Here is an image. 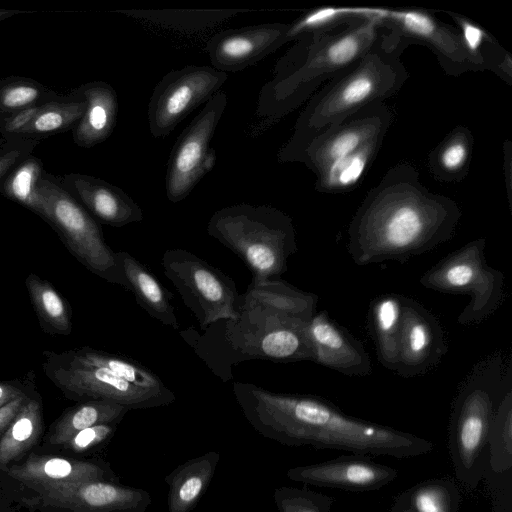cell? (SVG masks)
Listing matches in <instances>:
<instances>
[{
    "instance_id": "obj_1",
    "label": "cell",
    "mask_w": 512,
    "mask_h": 512,
    "mask_svg": "<svg viewBox=\"0 0 512 512\" xmlns=\"http://www.w3.org/2000/svg\"><path fill=\"white\" fill-rule=\"evenodd\" d=\"M461 215L453 199L423 185L412 164L398 163L356 210L348 227V253L359 266L407 261L449 241Z\"/></svg>"
},
{
    "instance_id": "obj_2",
    "label": "cell",
    "mask_w": 512,
    "mask_h": 512,
    "mask_svg": "<svg viewBox=\"0 0 512 512\" xmlns=\"http://www.w3.org/2000/svg\"><path fill=\"white\" fill-rule=\"evenodd\" d=\"M233 393L249 424L283 445L395 458L416 457L434 449L427 439L349 416L319 397L273 392L241 381L233 382Z\"/></svg>"
},
{
    "instance_id": "obj_3",
    "label": "cell",
    "mask_w": 512,
    "mask_h": 512,
    "mask_svg": "<svg viewBox=\"0 0 512 512\" xmlns=\"http://www.w3.org/2000/svg\"><path fill=\"white\" fill-rule=\"evenodd\" d=\"M382 30L377 13L342 30L298 37L259 93L252 134L268 129L309 100L323 83L353 66L373 47Z\"/></svg>"
},
{
    "instance_id": "obj_4",
    "label": "cell",
    "mask_w": 512,
    "mask_h": 512,
    "mask_svg": "<svg viewBox=\"0 0 512 512\" xmlns=\"http://www.w3.org/2000/svg\"><path fill=\"white\" fill-rule=\"evenodd\" d=\"M383 30L373 47L353 66L315 92L298 116L293 132L277 154L281 163L299 162L319 135L366 106L395 96L408 80L401 61L409 46Z\"/></svg>"
},
{
    "instance_id": "obj_5",
    "label": "cell",
    "mask_w": 512,
    "mask_h": 512,
    "mask_svg": "<svg viewBox=\"0 0 512 512\" xmlns=\"http://www.w3.org/2000/svg\"><path fill=\"white\" fill-rule=\"evenodd\" d=\"M309 321L262 307H242L236 319H220L202 333L193 327L181 337L222 381L233 379L232 366L263 359L274 362L314 361Z\"/></svg>"
},
{
    "instance_id": "obj_6",
    "label": "cell",
    "mask_w": 512,
    "mask_h": 512,
    "mask_svg": "<svg viewBox=\"0 0 512 512\" xmlns=\"http://www.w3.org/2000/svg\"><path fill=\"white\" fill-rule=\"evenodd\" d=\"M43 370L68 398L105 400L128 410L167 406L174 392L150 368L126 355L92 347L43 352Z\"/></svg>"
},
{
    "instance_id": "obj_7",
    "label": "cell",
    "mask_w": 512,
    "mask_h": 512,
    "mask_svg": "<svg viewBox=\"0 0 512 512\" xmlns=\"http://www.w3.org/2000/svg\"><path fill=\"white\" fill-rule=\"evenodd\" d=\"M393 112L384 102L364 107L315 138L299 162L315 177L321 193H347L359 185L376 159Z\"/></svg>"
},
{
    "instance_id": "obj_8",
    "label": "cell",
    "mask_w": 512,
    "mask_h": 512,
    "mask_svg": "<svg viewBox=\"0 0 512 512\" xmlns=\"http://www.w3.org/2000/svg\"><path fill=\"white\" fill-rule=\"evenodd\" d=\"M505 357L494 352L474 365L452 404L448 447L457 479L468 489L482 476L484 452L497 405L511 386Z\"/></svg>"
},
{
    "instance_id": "obj_9",
    "label": "cell",
    "mask_w": 512,
    "mask_h": 512,
    "mask_svg": "<svg viewBox=\"0 0 512 512\" xmlns=\"http://www.w3.org/2000/svg\"><path fill=\"white\" fill-rule=\"evenodd\" d=\"M207 233L245 263L255 282L279 278L297 251L292 218L268 205L221 208L209 219Z\"/></svg>"
},
{
    "instance_id": "obj_10",
    "label": "cell",
    "mask_w": 512,
    "mask_h": 512,
    "mask_svg": "<svg viewBox=\"0 0 512 512\" xmlns=\"http://www.w3.org/2000/svg\"><path fill=\"white\" fill-rule=\"evenodd\" d=\"M485 246L484 238L468 242L432 266L419 280L430 290L469 296L457 318L461 325L482 323L504 301V274L487 264Z\"/></svg>"
},
{
    "instance_id": "obj_11",
    "label": "cell",
    "mask_w": 512,
    "mask_h": 512,
    "mask_svg": "<svg viewBox=\"0 0 512 512\" xmlns=\"http://www.w3.org/2000/svg\"><path fill=\"white\" fill-rule=\"evenodd\" d=\"M37 192L43 218L58 232L69 252L93 274L125 288L116 251L104 240L95 219L69 193L48 179H40Z\"/></svg>"
},
{
    "instance_id": "obj_12",
    "label": "cell",
    "mask_w": 512,
    "mask_h": 512,
    "mask_svg": "<svg viewBox=\"0 0 512 512\" xmlns=\"http://www.w3.org/2000/svg\"><path fill=\"white\" fill-rule=\"evenodd\" d=\"M160 263L201 330L217 320L239 317L241 294L229 275L185 249L166 250Z\"/></svg>"
},
{
    "instance_id": "obj_13",
    "label": "cell",
    "mask_w": 512,
    "mask_h": 512,
    "mask_svg": "<svg viewBox=\"0 0 512 512\" xmlns=\"http://www.w3.org/2000/svg\"><path fill=\"white\" fill-rule=\"evenodd\" d=\"M226 107L227 95L220 90L204 105L174 143L165 175L166 196L170 202L184 200L213 169L216 154L210 144Z\"/></svg>"
},
{
    "instance_id": "obj_14",
    "label": "cell",
    "mask_w": 512,
    "mask_h": 512,
    "mask_svg": "<svg viewBox=\"0 0 512 512\" xmlns=\"http://www.w3.org/2000/svg\"><path fill=\"white\" fill-rule=\"evenodd\" d=\"M228 75L207 65H187L171 70L151 94L147 119L154 138L167 137L201 104H206L227 81Z\"/></svg>"
},
{
    "instance_id": "obj_15",
    "label": "cell",
    "mask_w": 512,
    "mask_h": 512,
    "mask_svg": "<svg viewBox=\"0 0 512 512\" xmlns=\"http://www.w3.org/2000/svg\"><path fill=\"white\" fill-rule=\"evenodd\" d=\"M378 20L382 27L408 45L429 48L447 74L459 76L477 72L457 28L439 21L427 11L379 8Z\"/></svg>"
},
{
    "instance_id": "obj_16",
    "label": "cell",
    "mask_w": 512,
    "mask_h": 512,
    "mask_svg": "<svg viewBox=\"0 0 512 512\" xmlns=\"http://www.w3.org/2000/svg\"><path fill=\"white\" fill-rule=\"evenodd\" d=\"M289 24L262 23L222 30L206 43L212 67L235 73L252 66L289 41Z\"/></svg>"
},
{
    "instance_id": "obj_17",
    "label": "cell",
    "mask_w": 512,
    "mask_h": 512,
    "mask_svg": "<svg viewBox=\"0 0 512 512\" xmlns=\"http://www.w3.org/2000/svg\"><path fill=\"white\" fill-rule=\"evenodd\" d=\"M447 351L436 317L419 302L402 297V323L396 373L423 375L439 364Z\"/></svg>"
},
{
    "instance_id": "obj_18",
    "label": "cell",
    "mask_w": 512,
    "mask_h": 512,
    "mask_svg": "<svg viewBox=\"0 0 512 512\" xmlns=\"http://www.w3.org/2000/svg\"><path fill=\"white\" fill-rule=\"evenodd\" d=\"M286 475L292 481L315 487L365 492L381 489L391 483L398 471L374 462L367 455L352 454L296 466L288 469Z\"/></svg>"
},
{
    "instance_id": "obj_19",
    "label": "cell",
    "mask_w": 512,
    "mask_h": 512,
    "mask_svg": "<svg viewBox=\"0 0 512 512\" xmlns=\"http://www.w3.org/2000/svg\"><path fill=\"white\" fill-rule=\"evenodd\" d=\"M40 493L47 504L74 512H145L151 504L146 490L110 480L60 485Z\"/></svg>"
},
{
    "instance_id": "obj_20",
    "label": "cell",
    "mask_w": 512,
    "mask_h": 512,
    "mask_svg": "<svg viewBox=\"0 0 512 512\" xmlns=\"http://www.w3.org/2000/svg\"><path fill=\"white\" fill-rule=\"evenodd\" d=\"M308 331L315 362L348 376L371 373V360L362 343L325 312L315 313Z\"/></svg>"
},
{
    "instance_id": "obj_21",
    "label": "cell",
    "mask_w": 512,
    "mask_h": 512,
    "mask_svg": "<svg viewBox=\"0 0 512 512\" xmlns=\"http://www.w3.org/2000/svg\"><path fill=\"white\" fill-rule=\"evenodd\" d=\"M8 474L39 492L91 480L118 481L117 475L106 462L49 455H31L21 465L12 466Z\"/></svg>"
},
{
    "instance_id": "obj_22",
    "label": "cell",
    "mask_w": 512,
    "mask_h": 512,
    "mask_svg": "<svg viewBox=\"0 0 512 512\" xmlns=\"http://www.w3.org/2000/svg\"><path fill=\"white\" fill-rule=\"evenodd\" d=\"M68 184L85 207L104 224L112 227L140 222V206L122 189L87 175L68 176Z\"/></svg>"
},
{
    "instance_id": "obj_23",
    "label": "cell",
    "mask_w": 512,
    "mask_h": 512,
    "mask_svg": "<svg viewBox=\"0 0 512 512\" xmlns=\"http://www.w3.org/2000/svg\"><path fill=\"white\" fill-rule=\"evenodd\" d=\"M116 255L125 278V288L134 294L137 304L162 324L179 330L170 291L149 267L130 253L117 251Z\"/></svg>"
},
{
    "instance_id": "obj_24",
    "label": "cell",
    "mask_w": 512,
    "mask_h": 512,
    "mask_svg": "<svg viewBox=\"0 0 512 512\" xmlns=\"http://www.w3.org/2000/svg\"><path fill=\"white\" fill-rule=\"evenodd\" d=\"M220 453L209 451L178 465L164 481L168 485V512H190L209 487L220 461Z\"/></svg>"
},
{
    "instance_id": "obj_25",
    "label": "cell",
    "mask_w": 512,
    "mask_h": 512,
    "mask_svg": "<svg viewBox=\"0 0 512 512\" xmlns=\"http://www.w3.org/2000/svg\"><path fill=\"white\" fill-rule=\"evenodd\" d=\"M86 110L74 132L76 143L92 147L106 140L117 122L118 100L115 90L105 82H93L83 89Z\"/></svg>"
},
{
    "instance_id": "obj_26",
    "label": "cell",
    "mask_w": 512,
    "mask_h": 512,
    "mask_svg": "<svg viewBox=\"0 0 512 512\" xmlns=\"http://www.w3.org/2000/svg\"><path fill=\"white\" fill-rule=\"evenodd\" d=\"M318 297L276 279L251 281L241 294V308L257 306L301 317L309 321L316 313Z\"/></svg>"
},
{
    "instance_id": "obj_27",
    "label": "cell",
    "mask_w": 512,
    "mask_h": 512,
    "mask_svg": "<svg viewBox=\"0 0 512 512\" xmlns=\"http://www.w3.org/2000/svg\"><path fill=\"white\" fill-rule=\"evenodd\" d=\"M118 13L152 26L177 31L197 33L213 28L220 23L250 12L247 9H130Z\"/></svg>"
},
{
    "instance_id": "obj_28",
    "label": "cell",
    "mask_w": 512,
    "mask_h": 512,
    "mask_svg": "<svg viewBox=\"0 0 512 512\" xmlns=\"http://www.w3.org/2000/svg\"><path fill=\"white\" fill-rule=\"evenodd\" d=\"M474 137L466 126L454 127L428 155V169L439 182L458 183L468 174Z\"/></svg>"
},
{
    "instance_id": "obj_29",
    "label": "cell",
    "mask_w": 512,
    "mask_h": 512,
    "mask_svg": "<svg viewBox=\"0 0 512 512\" xmlns=\"http://www.w3.org/2000/svg\"><path fill=\"white\" fill-rule=\"evenodd\" d=\"M456 24L463 44L476 71L490 70L509 86L512 84V59L499 43L480 25L453 13H449Z\"/></svg>"
},
{
    "instance_id": "obj_30",
    "label": "cell",
    "mask_w": 512,
    "mask_h": 512,
    "mask_svg": "<svg viewBox=\"0 0 512 512\" xmlns=\"http://www.w3.org/2000/svg\"><path fill=\"white\" fill-rule=\"evenodd\" d=\"M402 297L386 294L371 306V327L380 363L396 371L402 323Z\"/></svg>"
},
{
    "instance_id": "obj_31",
    "label": "cell",
    "mask_w": 512,
    "mask_h": 512,
    "mask_svg": "<svg viewBox=\"0 0 512 512\" xmlns=\"http://www.w3.org/2000/svg\"><path fill=\"white\" fill-rule=\"evenodd\" d=\"M129 410L117 403L90 400L68 408L54 423L49 442L64 445L75 433L100 424H119Z\"/></svg>"
},
{
    "instance_id": "obj_32",
    "label": "cell",
    "mask_w": 512,
    "mask_h": 512,
    "mask_svg": "<svg viewBox=\"0 0 512 512\" xmlns=\"http://www.w3.org/2000/svg\"><path fill=\"white\" fill-rule=\"evenodd\" d=\"M42 427L41 398L31 391L0 438V465H7L29 449L40 436Z\"/></svg>"
},
{
    "instance_id": "obj_33",
    "label": "cell",
    "mask_w": 512,
    "mask_h": 512,
    "mask_svg": "<svg viewBox=\"0 0 512 512\" xmlns=\"http://www.w3.org/2000/svg\"><path fill=\"white\" fill-rule=\"evenodd\" d=\"M25 286L41 328L51 335H69L72 312L66 299L49 281L35 273L26 277Z\"/></svg>"
},
{
    "instance_id": "obj_34",
    "label": "cell",
    "mask_w": 512,
    "mask_h": 512,
    "mask_svg": "<svg viewBox=\"0 0 512 512\" xmlns=\"http://www.w3.org/2000/svg\"><path fill=\"white\" fill-rule=\"evenodd\" d=\"M378 8L371 7H319L289 24L288 38L296 40L308 33H331L358 22L373 18Z\"/></svg>"
},
{
    "instance_id": "obj_35",
    "label": "cell",
    "mask_w": 512,
    "mask_h": 512,
    "mask_svg": "<svg viewBox=\"0 0 512 512\" xmlns=\"http://www.w3.org/2000/svg\"><path fill=\"white\" fill-rule=\"evenodd\" d=\"M402 494L413 512H457L460 504V492L449 479L425 480Z\"/></svg>"
},
{
    "instance_id": "obj_36",
    "label": "cell",
    "mask_w": 512,
    "mask_h": 512,
    "mask_svg": "<svg viewBox=\"0 0 512 512\" xmlns=\"http://www.w3.org/2000/svg\"><path fill=\"white\" fill-rule=\"evenodd\" d=\"M489 463L496 472H505L512 466V389L501 397L488 435Z\"/></svg>"
},
{
    "instance_id": "obj_37",
    "label": "cell",
    "mask_w": 512,
    "mask_h": 512,
    "mask_svg": "<svg viewBox=\"0 0 512 512\" xmlns=\"http://www.w3.org/2000/svg\"><path fill=\"white\" fill-rule=\"evenodd\" d=\"M41 165L36 159H29L21 164L6 180L5 194L34 211L42 218L44 211L37 186L40 181Z\"/></svg>"
},
{
    "instance_id": "obj_38",
    "label": "cell",
    "mask_w": 512,
    "mask_h": 512,
    "mask_svg": "<svg viewBox=\"0 0 512 512\" xmlns=\"http://www.w3.org/2000/svg\"><path fill=\"white\" fill-rule=\"evenodd\" d=\"M87 106L86 100L68 103H50L40 106L35 117L22 133L47 134L68 128L81 119Z\"/></svg>"
},
{
    "instance_id": "obj_39",
    "label": "cell",
    "mask_w": 512,
    "mask_h": 512,
    "mask_svg": "<svg viewBox=\"0 0 512 512\" xmlns=\"http://www.w3.org/2000/svg\"><path fill=\"white\" fill-rule=\"evenodd\" d=\"M278 512H331L334 499L305 487L282 486L274 490Z\"/></svg>"
},
{
    "instance_id": "obj_40",
    "label": "cell",
    "mask_w": 512,
    "mask_h": 512,
    "mask_svg": "<svg viewBox=\"0 0 512 512\" xmlns=\"http://www.w3.org/2000/svg\"><path fill=\"white\" fill-rule=\"evenodd\" d=\"M117 424H100L75 433L64 445L73 452L82 453L106 443L115 433Z\"/></svg>"
},
{
    "instance_id": "obj_41",
    "label": "cell",
    "mask_w": 512,
    "mask_h": 512,
    "mask_svg": "<svg viewBox=\"0 0 512 512\" xmlns=\"http://www.w3.org/2000/svg\"><path fill=\"white\" fill-rule=\"evenodd\" d=\"M40 96L39 88L28 82L13 83L0 91V107L6 111L25 108Z\"/></svg>"
},
{
    "instance_id": "obj_42",
    "label": "cell",
    "mask_w": 512,
    "mask_h": 512,
    "mask_svg": "<svg viewBox=\"0 0 512 512\" xmlns=\"http://www.w3.org/2000/svg\"><path fill=\"white\" fill-rule=\"evenodd\" d=\"M33 379H28L24 383L18 380L0 381V409L13 400L27 395L32 389L28 388Z\"/></svg>"
},
{
    "instance_id": "obj_43",
    "label": "cell",
    "mask_w": 512,
    "mask_h": 512,
    "mask_svg": "<svg viewBox=\"0 0 512 512\" xmlns=\"http://www.w3.org/2000/svg\"><path fill=\"white\" fill-rule=\"evenodd\" d=\"M40 106L28 107L13 115L6 123L8 132H21L39 111Z\"/></svg>"
},
{
    "instance_id": "obj_44",
    "label": "cell",
    "mask_w": 512,
    "mask_h": 512,
    "mask_svg": "<svg viewBox=\"0 0 512 512\" xmlns=\"http://www.w3.org/2000/svg\"><path fill=\"white\" fill-rule=\"evenodd\" d=\"M27 395L21 396L13 400L12 402L8 403L7 405L0 409V434L5 431L9 423L15 417V415L23 405Z\"/></svg>"
},
{
    "instance_id": "obj_45",
    "label": "cell",
    "mask_w": 512,
    "mask_h": 512,
    "mask_svg": "<svg viewBox=\"0 0 512 512\" xmlns=\"http://www.w3.org/2000/svg\"><path fill=\"white\" fill-rule=\"evenodd\" d=\"M504 177L506 183L507 198L511 207V167H512V144L506 140L504 145Z\"/></svg>"
},
{
    "instance_id": "obj_46",
    "label": "cell",
    "mask_w": 512,
    "mask_h": 512,
    "mask_svg": "<svg viewBox=\"0 0 512 512\" xmlns=\"http://www.w3.org/2000/svg\"><path fill=\"white\" fill-rule=\"evenodd\" d=\"M19 157L20 151L18 150H12L0 156V178L13 166Z\"/></svg>"
},
{
    "instance_id": "obj_47",
    "label": "cell",
    "mask_w": 512,
    "mask_h": 512,
    "mask_svg": "<svg viewBox=\"0 0 512 512\" xmlns=\"http://www.w3.org/2000/svg\"><path fill=\"white\" fill-rule=\"evenodd\" d=\"M390 512H413V510L407 504L404 495L401 494L396 499L394 505L392 506Z\"/></svg>"
},
{
    "instance_id": "obj_48",
    "label": "cell",
    "mask_w": 512,
    "mask_h": 512,
    "mask_svg": "<svg viewBox=\"0 0 512 512\" xmlns=\"http://www.w3.org/2000/svg\"><path fill=\"white\" fill-rule=\"evenodd\" d=\"M16 13H18V12L0 9V20L4 19L6 17H10Z\"/></svg>"
}]
</instances>
